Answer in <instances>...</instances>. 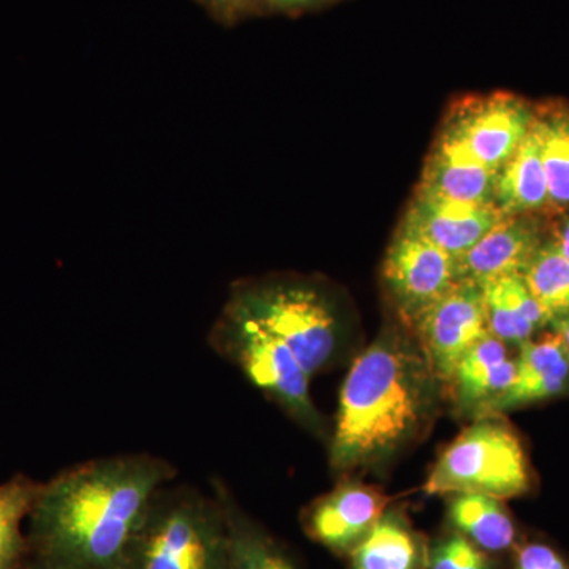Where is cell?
<instances>
[{
    "instance_id": "7402d4cb",
    "label": "cell",
    "mask_w": 569,
    "mask_h": 569,
    "mask_svg": "<svg viewBox=\"0 0 569 569\" xmlns=\"http://www.w3.org/2000/svg\"><path fill=\"white\" fill-rule=\"evenodd\" d=\"M522 279L549 317L550 325L569 313V261L550 234L523 269Z\"/></svg>"
},
{
    "instance_id": "d4e9b609",
    "label": "cell",
    "mask_w": 569,
    "mask_h": 569,
    "mask_svg": "<svg viewBox=\"0 0 569 569\" xmlns=\"http://www.w3.org/2000/svg\"><path fill=\"white\" fill-rule=\"evenodd\" d=\"M208 11L213 21L234 26L246 18L260 14L261 0H194Z\"/></svg>"
},
{
    "instance_id": "9a60e30c",
    "label": "cell",
    "mask_w": 569,
    "mask_h": 569,
    "mask_svg": "<svg viewBox=\"0 0 569 569\" xmlns=\"http://www.w3.org/2000/svg\"><path fill=\"white\" fill-rule=\"evenodd\" d=\"M515 376L516 358H509L507 343L486 335L460 358L448 385L456 407L477 419L511 387Z\"/></svg>"
},
{
    "instance_id": "8992f818",
    "label": "cell",
    "mask_w": 569,
    "mask_h": 569,
    "mask_svg": "<svg viewBox=\"0 0 569 569\" xmlns=\"http://www.w3.org/2000/svg\"><path fill=\"white\" fill-rule=\"evenodd\" d=\"M209 346L241 369L307 432L325 436V419L310 396L312 377L277 337L223 307L209 332Z\"/></svg>"
},
{
    "instance_id": "4fadbf2b",
    "label": "cell",
    "mask_w": 569,
    "mask_h": 569,
    "mask_svg": "<svg viewBox=\"0 0 569 569\" xmlns=\"http://www.w3.org/2000/svg\"><path fill=\"white\" fill-rule=\"evenodd\" d=\"M569 392V355L556 332L533 337L518 347L516 376L481 417H493L518 408L548 402Z\"/></svg>"
},
{
    "instance_id": "5bb4252c",
    "label": "cell",
    "mask_w": 569,
    "mask_h": 569,
    "mask_svg": "<svg viewBox=\"0 0 569 569\" xmlns=\"http://www.w3.org/2000/svg\"><path fill=\"white\" fill-rule=\"evenodd\" d=\"M498 171L479 162L443 132L427 157L419 192L471 204H496Z\"/></svg>"
},
{
    "instance_id": "ac0fdd59",
    "label": "cell",
    "mask_w": 569,
    "mask_h": 569,
    "mask_svg": "<svg viewBox=\"0 0 569 569\" xmlns=\"http://www.w3.org/2000/svg\"><path fill=\"white\" fill-rule=\"evenodd\" d=\"M351 569H427L429 550L406 516L388 511L350 553Z\"/></svg>"
},
{
    "instance_id": "5b68a950",
    "label": "cell",
    "mask_w": 569,
    "mask_h": 569,
    "mask_svg": "<svg viewBox=\"0 0 569 569\" xmlns=\"http://www.w3.org/2000/svg\"><path fill=\"white\" fill-rule=\"evenodd\" d=\"M531 488L519 433L501 415L475 419L438 458L425 482L427 496H488L511 500Z\"/></svg>"
},
{
    "instance_id": "ba28073f",
    "label": "cell",
    "mask_w": 569,
    "mask_h": 569,
    "mask_svg": "<svg viewBox=\"0 0 569 569\" xmlns=\"http://www.w3.org/2000/svg\"><path fill=\"white\" fill-rule=\"evenodd\" d=\"M460 280L458 260L399 228L383 261V282L411 329Z\"/></svg>"
},
{
    "instance_id": "52a82bcc",
    "label": "cell",
    "mask_w": 569,
    "mask_h": 569,
    "mask_svg": "<svg viewBox=\"0 0 569 569\" xmlns=\"http://www.w3.org/2000/svg\"><path fill=\"white\" fill-rule=\"evenodd\" d=\"M535 103L511 92L479 93L456 100L440 132L462 146L479 162L500 171L529 137Z\"/></svg>"
},
{
    "instance_id": "484cf974",
    "label": "cell",
    "mask_w": 569,
    "mask_h": 569,
    "mask_svg": "<svg viewBox=\"0 0 569 569\" xmlns=\"http://www.w3.org/2000/svg\"><path fill=\"white\" fill-rule=\"evenodd\" d=\"M516 569H569V563L545 542H529L516 552Z\"/></svg>"
},
{
    "instance_id": "9c48e42d",
    "label": "cell",
    "mask_w": 569,
    "mask_h": 569,
    "mask_svg": "<svg viewBox=\"0 0 569 569\" xmlns=\"http://www.w3.org/2000/svg\"><path fill=\"white\" fill-rule=\"evenodd\" d=\"M413 331L427 365L448 385L460 358L489 335L481 284L460 279L422 313Z\"/></svg>"
},
{
    "instance_id": "6da1fadb",
    "label": "cell",
    "mask_w": 569,
    "mask_h": 569,
    "mask_svg": "<svg viewBox=\"0 0 569 569\" xmlns=\"http://www.w3.org/2000/svg\"><path fill=\"white\" fill-rule=\"evenodd\" d=\"M174 477V467L152 455L67 468L41 482L28 518V549L51 569H126L153 498Z\"/></svg>"
},
{
    "instance_id": "2e32d148",
    "label": "cell",
    "mask_w": 569,
    "mask_h": 569,
    "mask_svg": "<svg viewBox=\"0 0 569 569\" xmlns=\"http://www.w3.org/2000/svg\"><path fill=\"white\" fill-rule=\"evenodd\" d=\"M489 335L507 346H522L549 328V317L539 306L522 276H503L481 283Z\"/></svg>"
},
{
    "instance_id": "f546056e",
    "label": "cell",
    "mask_w": 569,
    "mask_h": 569,
    "mask_svg": "<svg viewBox=\"0 0 569 569\" xmlns=\"http://www.w3.org/2000/svg\"><path fill=\"white\" fill-rule=\"evenodd\" d=\"M14 569H51V568L44 567V565L40 563V561L32 559V561H29V563H24V560H22L21 563L18 565V567Z\"/></svg>"
},
{
    "instance_id": "3957f363",
    "label": "cell",
    "mask_w": 569,
    "mask_h": 569,
    "mask_svg": "<svg viewBox=\"0 0 569 569\" xmlns=\"http://www.w3.org/2000/svg\"><path fill=\"white\" fill-rule=\"evenodd\" d=\"M223 307L277 337L310 377L328 369L342 350V316L317 279L276 274L238 280Z\"/></svg>"
},
{
    "instance_id": "e0dca14e",
    "label": "cell",
    "mask_w": 569,
    "mask_h": 569,
    "mask_svg": "<svg viewBox=\"0 0 569 569\" xmlns=\"http://www.w3.org/2000/svg\"><path fill=\"white\" fill-rule=\"evenodd\" d=\"M496 208L501 216L542 213L550 217L548 178L535 126L498 171Z\"/></svg>"
},
{
    "instance_id": "cb8c5ba5",
    "label": "cell",
    "mask_w": 569,
    "mask_h": 569,
    "mask_svg": "<svg viewBox=\"0 0 569 569\" xmlns=\"http://www.w3.org/2000/svg\"><path fill=\"white\" fill-rule=\"evenodd\" d=\"M427 569H492L485 550L462 535H449L429 552Z\"/></svg>"
},
{
    "instance_id": "83f0119b",
    "label": "cell",
    "mask_w": 569,
    "mask_h": 569,
    "mask_svg": "<svg viewBox=\"0 0 569 569\" xmlns=\"http://www.w3.org/2000/svg\"><path fill=\"white\" fill-rule=\"evenodd\" d=\"M552 236L569 261V209L552 217Z\"/></svg>"
},
{
    "instance_id": "603a6c76",
    "label": "cell",
    "mask_w": 569,
    "mask_h": 569,
    "mask_svg": "<svg viewBox=\"0 0 569 569\" xmlns=\"http://www.w3.org/2000/svg\"><path fill=\"white\" fill-rule=\"evenodd\" d=\"M41 482L14 475L0 485V569H14L28 552L22 523L31 515Z\"/></svg>"
},
{
    "instance_id": "8fae6325",
    "label": "cell",
    "mask_w": 569,
    "mask_h": 569,
    "mask_svg": "<svg viewBox=\"0 0 569 569\" xmlns=\"http://www.w3.org/2000/svg\"><path fill=\"white\" fill-rule=\"evenodd\" d=\"M552 217L542 213L503 216L458 258L460 279L478 284L503 276H522L531 257L546 241Z\"/></svg>"
},
{
    "instance_id": "ffe728a7",
    "label": "cell",
    "mask_w": 569,
    "mask_h": 569,
    "mask_svg": "<svg viewBox=\"0 0 569 569\" xmlns=\"http://www.w3.org/2000/svg\"><path fill=\"white\" fill-rule=\"evenodd\" d=\"M448 518L458 533L485 552L515 548L518 529L503 501L488 496H452Z\"/></svg>"
},
{
    "instance_id": "30bf717a",
    "label": "cell",
    "mask_w": 569,
    "mask_h": 569,
    "mask_svg": "<svg viewBox=\"0 0 569 569\" xmlns=\"http://www.w3.org/2000/svg\"><path fill=\"white\" fill-rule=\"evenodd\" d=\"M392 498L361 482H343L306 509L305 529L313 541L350 553L388 511Z\"/></svg>"
},
{
    "instance_id": "7c38bea8",
    "label": "cell",
    "mask_w": 569,
    "mask_h": 569,
    "mask_svg": "<svg viewBox=\"0 0 569 569\" xmlns=\"http://www.w3.org/2000/svg\"><path fill=\"white\" fill-rule=\"evenodd\" d=\"M501 217L496 204L460 203L417 190L400 228L426 239L458 260Z\"/></svg>"
},
{
    "instance_id": "f1b7e54d",
    "label": "cell",
    "mask_w": 569,
    "mask_h": 569,
    "mask_svg": "<svg viewBox=\"0 0 569 569\" xmlns=\"http://www.w3.org/2000/svg\"><path fill=\"white\" fill-rule=\"evenodd\" d=\"M549 328L552 329V331L560 337L561 342H563V346L565 348H567L569 355V313L567 317L553 321V323L550 325Z\"/></svg>"
},
{
    "instance_id": "44dd1931",
    "label": "cell",
    "mask_w": 569,
    "mask_h": 569,
    "mask_svg": "<svg viewBox=\"0 0 569 569\" xmlns=\"http://www.w3.org/2000/svg\"><path fill=\"white\" fill-rule=\"evenodd\" d=\"M216 497L222 505L230 537L228 569H296L293 561L277 546L274 539L254 527L219 479H213Z\"/></svg>"
},
{
    "instance_id": "7a4b0ae2",
    "label": "cell",
    "mask_w": 569,
    "mask_h": 569,
    "mask_svg": "<svg viewBox=\"0 0 569 569\" xmlns=\"http://www.w3.org/2000/svg\"><path fill=\"white\" fill-rule=\"evenodd\" d=\"M441 381L418 342L388 329L362 351L340 389L329 441L337 473L380 466L429 429Z\"/></svg>"
},
{
    "instance_id": "277c9868",
    "label": "cell",
    "mask_w": 569,
    "mask_h": 569,
    "mask_svg": "<svg viewBox=\"0 0 569 569\" xmlns=\"http://www.w3.org/2000/svg\"><path fill=\"white\" fill-rule=\"evenodd\" d=\"M230 537L219 498L193 489L160 490L126 569H228Z\"/></svg>"
},
{
    "instance_id": "d6986e66",
    "label": "cell",
    "mask_w": 569,
    "mask_h": 569,
    "mask_svg": "<svg viewBox=\"0 0 569 569\" xmlns=\"http://www.w3.org/2000/svg\"><path fill=\"white\" fill-rule=\"evenodd\" d=\"M533 126L548 178L549 213L556 217L569 209V103L560 99L535 103Z\"/></svg>"
},
{
    "instance_id": "4316f807",
    "label": "cell",
    "mask_w": 569,
    "mask_h": 569,
    "mask_svg": "<svg viewBox=\"0 0 569 569\" xmlns=\"http://www.w3.org/2000/svg\"><path fill=\"white\" fill-rule=\"evenodd\" d=\"M332 0H261L260 14H301L320 9Z\"/></svg>"
}]
</instances>
